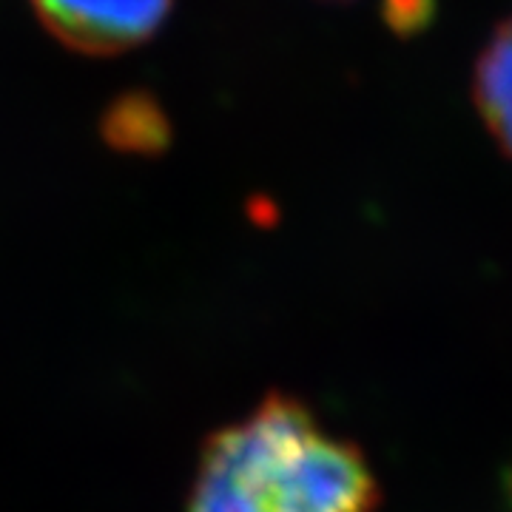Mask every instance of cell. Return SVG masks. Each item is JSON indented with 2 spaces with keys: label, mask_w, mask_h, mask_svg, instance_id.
<instances>
[{
  "label": "cell",
  "mask_w": 512,
  "mask_h": 512,
  "mask_svg": "<svg viewBox=\"0 0 512 512\" xmlns=\"http://www.w3.org/2000/svg\"><path fill=\"white\" fill-rule=\"evenodd\" d=\"M40 23L72 52L109 57L157 35L174 0H32Z\"/></svg>",
  "instance_id": "2"
},
{
  "label": "cell",
  "mask_w": 512,
  "mask_h": 512,
  "mask_svg": "<svg viewBox=\"0 0 512 512\" xmlns=\"http://www.w3.org/2000/svg\"><path fill=\"white\" fill-rule=\"evenodd\" d=\"M473 103L498 151L512 160V15L495 26L478 52Z\"/></svg>",
  "instance_id": "3"
},
{
  "label": "cell",
  "mask_w": 512,
  "mask_h": 512,
  "mask_svg": "<svg viewBox=\"0 0 512 512\" xmlns=\"http://www.w3.org/2000/svg\"><path fill=\"white\" fill-rule=\"evenodd\" d=\"M384 20L399 35H416L433 20V0H384Z\"/></svg>",
  "instance_id": "5"
},
{
  "label": "cell",
  "mask_w": 512,
  "mask_h": 512,
  "mask_svg": "<svg viewBox=\"0 0 512 512\" xmlns=\"http://www.w3.org/2000/svg\"><path fill=\"white\" fill-rule=\"evenodd\" d=\"M379 498L359 444L274 393L205 441L188 512H376Z\"/></svg>",
  "instance_id": "1"
},
{
  "label": "cell",
  "mask_w": 512,
  "mask_h": 512,
  "mask_svg": "<svg viewBox=\"0 0 512 512\" xmlns=\"http://www.w3.org/2000/svg\"><path fill=\"white\" fill-rule=\"evenodd\" d=\"M100 137L120 154L160 157L171 146V120L154 94L131 89L117 94L100 114Z\"/></svg>",
  "instance_id": "4"
}]
</instances>
